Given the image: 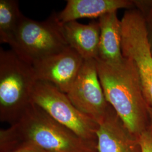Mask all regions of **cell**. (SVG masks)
Returning <instances> with one entry per match:
<instances>
[{"mask_svg":"<svg viewBox=\"0 0 152 152\" xmlns=\"http://www.w3.org/2000/svg\"><path fill=\"white\" fill-rule=\"evenodd\" d=\"M98 76L105 98L126 128L139 137L149 129V106L139 74L130 60L110 64L96 59Z\"/></svg>","mask_w":152,"mask_h":152,"instance_id":"1","label":"cell"},{"mask_svg":"<svg viewBox=\"0 0 152 152\" xmlns=\"http://www.w3.org/2000/svg\"><path fill=\"white\" fill-rule=\"evenodd\" d=\"M6 134L13 149L27 142L46 152H98L96 144L77 136L32 103L6 129Z\"/></svg>","mask_w":152,"mask_h":152,"instance_id":"2","label":"cell"},{"mask_svg":"<svg viewBox=\"0 0 152 152\" xmlns=\"http://www.w3.org/2000/svg\"><path fill=\"white\" fill-rule=\"evenodd\" d=\"M37 82L32 65L12 50L0 49V120L15 124L31 103Z\"/></svg>","mask_w":152,"mask_h":152,"instance_id":"3","label":"cell"},{"mask_svg":"<svg viewBox=\"0 0 152 152\" xmlns=\"http://www.w3.org/2000/svg\"><path fill=\"white\" fill-rule=\"evenodd\" d=\"M8 44L20 59L31 65L69 46L55 12L41 22L24 16Z\"/></svg>","mask_w":152,"mask_h":152,"instance_id":"4","label":"cell"},{"mask_svg":"<svg viewBox=\"0 0 152 152\" xmlns=\"http://www.w3.org/2000/svg\"><path fill=\"white\" fill-rule=\"evenodd\" d=\"M31 103L82 139L96 144L99 125L80 112L66 94L51 83L37 82L33 90Z\"/></svg>","mask_w":152,"mask_h":152,"instance_id":"5","label":"cell"},{"mask_svg":"<svg viewBox=\"0 0 152 152\" xmlns=\"http://www.w3.org/2000/svg\"><path fill=\"white\" fill-rule=\"evenodd\" d=\"M121 23L123 57L136 66L147 103L152 107V52L144 18L136 8L126 10Z\"/></svg>","mask_w":152,"mask_h":152,"instance_id":"6","label":"cell"},{"mask_svg":"<svg viewBox=\"0 0 152 152\" xmlns=\"http://www.w3.org/2000/svg\"><path fill=\"white\" fill-rule=\"evenodd\" d=\"M66 95L77 108L98 124L112 107L105 98L99 80L95 59L83 61L75 81Z\"/></svg>","mask_w":152,"mask_h":152,"instance_id":"7","label":"cell"},{"mask_svg":"<svg viewBox=\"0 0 152 152\" xmlns=\"http://www.w3.org/2000/svg\"><path fill=\"white\" fill-rule=\"evenodd\" d=\"M84 60L70 46L32 65L37 81L51 83L67 94L75 81Z\"/></svg>","mask_w":152,"mask_h":152,"instance_id":"8","label":"cell"},{"mask_svg":"<svg viewBox=\"0 0 152 152\" xmlns=\"http://www.w3.org/2000/svg\"><path fill=\"white\" fill-rule=\"evenodd\" d=\"M98 152H141L139 137L125 126L112 107L99 124Z\"/></svg>","mask_w":152,"mask_h":152,"instance_id":"9","label":"cell"},{"mask_svg":"<svg viewBox=\"0 0 152 152\" xmlns=\"http://www.w3.org/2000/svg\"><path fill=\"white\" fill-rule=\"evenodd\" d=\"M135 8L134 0H67L64 9L56 13L61 24L81 18H99L109 12Z\"/></svg>","mask_w":152,"mask_h":152,"instance_id":"10","label":"cell"},{"mask_svg":"<svg viewBox=\"0 0 152 152\" xmlns=\"http://www.w3.org/2000/svg\"><path fill=\"white\" fill-rule=\"evenodd\" d=\"M62 26L68 45L83 60H96L98 58L100 34L98 21H92L87 24L72 21Z\"/></svg>","mask_w":152,"mask_h":152,"instance_id":"11","label":"cell"},{"mask_svg":"<svg viewBox=\"0 0 152 152\" xmlns=\"http://www.w3.org/2000/svg\"><path fill=\"white\" fill-rule=\"evenodd\" d=\"M98 22L100 34L96 59L110 64L121 63L124 59L121 49L122 23L117 11L100 16Z\"/></svg>","mask_w":152,"mask_h":152,"instance_id":"12","label":"cell"},{"mask_svg":"<svg viewBox=\"0 0 152 152\" xmlns=\"http://www.w3.org/2000/svg\"><path fill=\"white\" fill-rule=\"evenodd\" d=\"M24 15L16 0L0 1V42L9 44Z\"/></svg>","mask_w":152,"mask_h":152,"instance_id":"13","label":"cell"},{"mask_svg":"<svg viewBox=\"0 0 152 152\" xmlns=\"http://www.w3.org/2000/svg\"><path fill=\"white\" fill-rule=\"evenodd\" d=\"M134 2L144 18L152 52V0H134Z\"/></svg>","mask_w":152,"mask_h":152,"instance_id":"14","label":"cell"},{"mask_svg":"<svg viewBox=\"0 0 152 152\" xmlns=\"http://www.w3.org/2000/svg\"><path fill=\"white\" fill-rule=\"evenodd\" d=\"M141 152H152V128L144 131L139 136Z\"/></svg>","mask_w":152,"mask_h":152,"instance_id":"15","label":"cell"},{"mask_svg":"<svg viewBox=\"0 0 152 152\" xmlns=\"http://www.w3.org/2000/svg\"><path fill=\"white\" fill-rule=\"evenodd\" d=\"M9 152H46L31 143L24 142Z\"/></svg>","mask_w":152,"mask_h":152,"instance_id":"16","label":"cell"},{"mask_svg":"<svg viewBox=\"0 0 152 152\" xmlns=\"http://www.w3.org/2000/svg\"><path fill=\"white\" fill-rule=\"evenodd\" d=\"M149 117H150V121H151V126L152 128V107L149 108Z\"/></svg>","mask_w":152,"mask_h":152,"instance_id":"17","label":"cell"}]
</instances>
